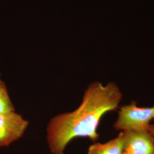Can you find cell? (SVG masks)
Returning <instances> with one entry per match:
<instances>
[{"label": "cell", "instance_id": "cell-3", "mask_svg": "<svg viewBox=\"0 0 154 154\" xmlns=\"http://www.w3.org/2000/svg\"><path fill=\"white\" fill-rule=\"evenodd\" d=\"M29 122L16 111L0 113V147H7L22 138Z\"/></svg>", "mask_w": 154, "mask_h": 154}, {"label": "cell", "instance_id": "cell-5", "mask_svg": "<svg viewBox=\"0 0 154 154\" xmlns=\"http://www.w3.org/2000/svg\"><path fill=\"white\" fill-rule=\"evenodd\" d=\"M88 154H123V132L105 143H93L88 147Z\"/></svg>", "mask_w": 154, "mask_h": 154}, {"label": "cell", "instance_id": "cell-4", "mask_svg": "<svg viewBox=\"0 0 154 154\" xmlns=\"http://www.w3.org/2000/svg\"><path fill=\"white\" fill-rule=\"evenodd\" d=\"M122 132L123 154H154V138L149 130Z\"/></svg>", "mask_w": 154, "mask_h": 154}, {"label": "cell", "instance_id": "cell-7", "mask_svg": "<svg viewBox=\"0 0 154 154\" xmlns=\"http://www.w3.org/2000/svg\"><path fill=\"white\" fill-rule=\"evenodd\" d=\"M149 131L154 138V124H151L149 128Z\"/></svg>", "mask_w": 154, "mask_h": 154}, {"label": "cell", "instance_id": "cell-1", "mask_svg": "<svg viewBox=\"0 0 154 154\" xmlns=\"http://www.w3.org/2000/svg\"><path fill=\"white\" fill-rule=\"evenodd\" d=\"M122 98L121 90L114 82L90 83L75 110L56 115L49 122L46 141L51 154H65L68 144L77 138L97 142L101 119L106 113L116 110Z\"/></svg>", "mask_w": 154, "mask_h": 154}, {"label": "cell", "instance_id": "cell-6", "mask_svg": "<svg viewBox=\"0 0 154 154\" xmlns=\"http://www.w3.org/2000/svg\"><path fill=\"white\" fill-rule=\"evenodd\" d=\"M16 111L5 83L1 79L0 73V113Z\"/></svg>", "mask_w": 154, "mask_h": 154}, {"label": "cell", "instance_id": "cell-2", "mask_svg": "<svg viewBox=\"0 0 154 154\" xmlns=\"http://www.w3.org/2000/svg\"><path fill=\"white\" fill-rule=\"evenodd\" d=\"M154 119V105L152 107H138L135 101L122 106L113 127L117 131H139L149 130Z\"/></svg>", "mask_w": 154, "mask_h": 154}]
</instances>
